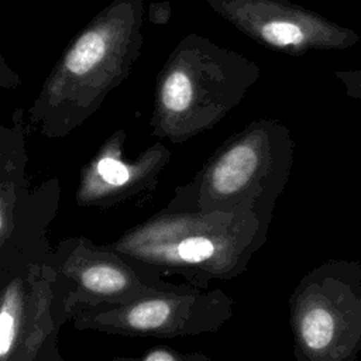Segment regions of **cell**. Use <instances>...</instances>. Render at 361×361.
I'll use <instances>...</instances> for the list:
<instances>
[{
	"mask_svg": "<svg viewBox=\"0 0 361 361\" xmlns=\"http://www.w3.org/2000/svg\"><path fill=\"white\" fill-rule=\"evenodd\" d=\"M42 361H63L61 354H59V350H58V344L48 353V355L42 360Z\"/></svg>",
	"mask_w": 361,
	"mask_h": 361,
	"instance_id": "16",
	"label": "cell"
},
{
	"mask_svg": "<svg viewBox=\"0 0 361 361\" xmlns=\"http://www.w3.org/2000/svg\"><path fill=\"white\" fill-rule=\"evenodd\" d=\"M21 85V78L6 62V58L0 55V86L4 90H13Z\"/></svg>",
	"mask_w": 361,
	"mask_h": 361,
	"instance_id": "14",
	"label": "cell"
},
{
	"mask_svg": "<svg viewBox=\"0 0 361 361\" xmlns=\"http://www.w3.org/2000/svg\"><path fill=\"white\" fill-rule=\"evenodd\" d=\"M148 21L154 25H166L172 16V4L169 0L151 1L147 8Z\"/></svg>",
	"mask_w": 361,
	"mask_h": 361,
	"instance_id": "13",
	"label": "cell"
},
{
	"mask_svg": "<svg viewBox=\"0 0 361 361\" xmlns=\"http://www.w3.org/2000/svg\"><path fill=\"white\" fill-rule=\"evenodd\" d=\"M295 142L289 128L258 118L224 140L165 207L196 212L250 210L271 223L290 178Z\"/></svg>",
	"mask_w": 361,
	"mask_h": 361,
	"instance_id": "4",
	"label": "cell"
},
{
	"mask_svg": "<svg viewBox=\"0 0 361 361\" xmlns=\"http://www.w3.org/2000/svg\"><path fill=\"white\" fill-rule=\"evenodd\" d=\"M124 130L111 133L79 173L75 200L82 207L107 210L148 195L169 164L171 149L161 141L141 151L134 159L126 157Z\"/></svg>",
	"mask_w": 361,
	"mask_h": 361,
	"instance_id": "11",
	"label": "cell"
},
{
	"mask_svg": "<svg viewBox=\"0 0 361 361\" xmlns=\"http://www.w3.org/2000/svg\"><path fill=\"white\" fill-rule=\"evenodd\" d=\"M271 223L250 210L196 212L164 207L106 245L162 278L196 289L248 269L268 240Z\"/></svg>",
	"mask_w": 361,
	"mask_h": 361,
	"instance_id": "1",
	"label": "cell"
},
{
	"mask_svg": "<svg viewBox=\"0 0 361 361\" xmlns=\"http://www.w3.org/2000/svg\"><path fill=\"white\" fill-rule=\"evenodd\" d=\"M144 0H111L65 47L28 109L48 138L71 134L128 76L142 48Z\"/></svg>",
	"mask_w": 361,
	"mask_h": 361,
	"instance_id": "2",
	"label": "cell"
},
{
	"mask_svg": "<svg viewBox=\"0 0 361 361\" xmlns=\"http://www.w3.org/2000/svg\"><path fill=\"white\" fill-rule=\"evenodd\" d=\"M235 300L220 288L158 292L118 305L79 310L76 330L126 337L175 338L214 333L234 314Z\"/></svg>",
	"mask_w": 361,
	"mask_h": 361,
	"instance_id": "8",
	"label": "cell"
},
{
	"mask_svg": "<svg viewBox=\"0 0 361 361\" xmlns=\"http://www.w3.org/2000/svg\"><path fill=\"white\" fill-rule=\"evenodd\" d=\"M23 117L24 110L16 109L13 124L0 126V271L45 261L54 248L47 231L58 213L59 182L31 186Z\"/></svg>",
	"mask_w": 361,
	"mask_h": 361,
	"instance_id": "7",
	"label": "cell"
},
{
	"mask_svg": "<svg viewBox=\"0 0 361 361\" xmlns=\"http://www.w3.org/2000/svg\"><path fill=\"white\" fill-rule=\"evenodd\" d=\"M110 361H213L202 353H185L172 347L158 345L144 351L140 355H117Z\"/></svg>",
	"mask_w": 361,
	"mask_h": 361,
	"instance_id": "12",
	"label": "cell"
},
{
	"mask_svg": "<svg viewBox=\"0 0 361 361\" xmlns=\"http://www.w3.org/2000/svg\"><path fill=\"white\" fill-rule=\"evenodd\" d=\"M259 76L261 68L245 55L186 34L157 75L152 135L179 144L214 128Z\"/></svg>",
	"mask_w": 361,
	"mask_h": 361,
	"instance_id": "3",
	"label": "cell"
},
{
	"mask_svg": "<svg viewBox=\"0 0 361 361\" xmlns=\"http://www.w3.org/2000/svg\"><path fill=\"white\" fill-rule=\"evenodd\" d=\"M257 44L288 55L350 47L357 35L289 0H206Z\"/></svg>",
	"mask_w": 361,
	"mask_h": 361,
	"instance_id": "10",
	"label": "cell"
},
{
	"mask_svg": "<svg viewBox=\"0 0 361 361\" xmlns=\"http://www.w3.org/2000/svg\"><path fill=\"white\" fill-rule=\"evenodd\" d=\"M338 78H341V80L344 82V85L347 86L348 92H353L357 97H361V71L358 72H338L337 73Z\"/></svg>",
	"mask_w": 361,
	"mask_h": 361,
	"instance_id": "15",
	"label": "cell"
},
{
	"mask_svg": "<svg viewBox=\"0 0 361 361\" xmlns=\"http://www.w3.org/2000/svg\"><path fill=\"white\" fill-rule=\"evenodd\" d=\"M0 361H42L63 326L54 268L47 261L0 271Z\"/></svg>",
	"mask_w": 361,
	"mask_h": 361,
	"instance_id": "9",
	"label": "cell"
},
{
	"mask_svg": "<svg viewBox=\"0 0 361 361\" xmlns=\"http://www.w3.org/2000/svg\"><path fill=\"white\" fill-rule=\"evenodd\" d=\"M45 261L55 272L63 324L86 307L118 305L158 292L193 288L168 282L127 255L82 235L59 241Z\"/></svg>",
	"mask_w": 361,
	"mask_h": 361,
	"instance_id": "6",
	"label": "cell"
},
{
	"mask_svg": "<svg viewBox=\"0 0 361 361\" xmlns=\"http://www.w3.org/2000/svg\"><path fill=\"white\" fill-rule=\"evenodd\" d=\"M296 361H357L361 353V262L327 259L289 296Z\"/></svg>",
	"mask_w": 361,
	"mask_h": 361,
	"instance_id": "5",
	"label": "cell"
}]
</instances>
